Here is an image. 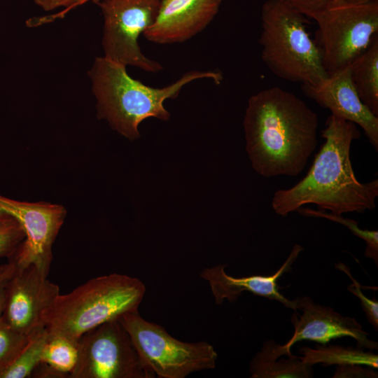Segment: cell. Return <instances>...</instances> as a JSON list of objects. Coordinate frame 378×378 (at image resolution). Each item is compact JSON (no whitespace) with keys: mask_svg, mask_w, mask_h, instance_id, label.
Masks as SVG:
<instances>
[{"mask_svg":"<svg viewBox=\"0 0 378 378\" xmlns=\"http://www.w3.org/2000/svg\"><path fill=\"white\" fill-rule=\"evenodd\" d=\"M318 125L317 114L280 87L251 95L244 129L253 169L265 178L298 175L316 147Z\"/></svg>","mask_w":378,"mask_h":378,"instance_id":"6da1fadb","label":"cell"},{"mask_svg":"<svg viewBox=\"0 0 378 378\" xmlns=\"http://www.w3.org/2000/svg\"><path fill=\"white\" fill-rule=\"evenodd\" d=\"M325 126V141L307 175L291 188L274 192L271 204L276 214L285 217L309 204L335 215L376 207L378 179L360 182L350 159L351 144L360 136L356 125L330 115Z\"/></svg>","mask_w":378,"mask_h":378,"instance_id":"7a4b0ae2","label":"cell"},{"mask_svg":"<svg viewBox=\"0 0 378 378\" xmlns=\"http://www.w3.org/2000/svg\"><path fill=\"white\" fill-rule=\"evenodd\" d=\"M89 76L97 100V117L106 120L130 140L139 137V125L145 119L169 120L170 114L164 107V102L177 97L186 85L202 78L216 83L222 80L218 71L195 70L185 73L167 86L153 88L132 78L125 66L105 57L95 59Z\"/></svg>","mask_w":378,"mask_h":378,"instance_id":"3957f363","label":"cell"},{"mask_svg":"<svg viewBox=\"0 0 378 378\" xmlns=\"http://www.w3.org/2000/svg\"><path fill=\"white\" fill-rule=\"evenodd\" d=\"M146 286L137 278L109 274L90 279L66 294H59L43 315L49 335L78 340L85 332L126 313L137 312Z\"/></svg>","mask_w":378,"mask_h":378,"instance_id":"277c9868","label":"cell"},{"mask_svg":"<svg viewBox=\"0 0 378 378\" xmlns=\"http://www.w3.org/2000/svg\"><path fill=\"white\" fill-rule=\"evenodd\" d=\"M306 18L283 0H266L261 8V58L276 76L316 85L328 74L320 50L306 29Z\"/></svg>","mask_w":378,"mask_h":378,"instance_id":"5b68a950","label":"cell"},{"mask_svg":"<svg viewBox=\"0 0 378 378\" xmlns=\"http://www.w3.org/2000/svg\"><path fill=\"white\" fill-rule=\"evenodd\" d=\"M144 365L159 378H185L211 370L218 358L206 341L186 342L174 338L162 326L141 316L139 311L120 318Z\"/></svg>","mask_w":378,"mask_h":378,"instance_id":"8992f818","label":"cell"},{"mask_svg":"<svg viewBox=\"0 0 378 378\" xmlns=\"http://www.w3.org/2000/svg\"><path fill=\"white\" fill-rule=\"evenodd\" d=\"M312 19L318 25L316 43L330 75L349 66L377 35L378 2L329 4Z\"/></svg>","mask_w":378,"mask_h":378,"instance_id":"52a82bcc","label":"cell"},{"mask_svg":"<svg viewBox=\"0 0 378 378\" xmlns=\"http://www.w3.org/2000/svg\"><path fill=\"white\" fill-rule=\"evenodd\" d=\"M79 354L69 378H154L118 319L106 322L78 340Z\"/></svg>","mask_w":378,"mask_h":378,"instance_id":"ba28073f","label":"cell"},{"mask_svg":"<svg viewBox=\"0 0 378 378\" xmlns=\"http://www.w3.org/2000/svg\"><path fill=\"white\" fill-rule=\"evenodd\" d=\"M160 0H99L104 18L102 47L105 57L125 66L155 73L162 64L144 55L139 38L153 22Z\"/></svg>","mask_w":378,"mask_h":378,"instance_id":"9c48e42d","label":"cell"},{"mask_svg":"<svg viewBox=\"0 0 378 378\" xmlns=\"http://www.w3.org/2000/svg\"><path fill=\"white\" fill-rule=\"evenodd\" d=\"M0 212L13 216L22 225L25 238L11 259L16 267H36L48 276L52 260V245L66 216L59 204L27 202L0 195Z\"/></svg>","mask_w":378,"mask_h":378,"instance_id":"30bf717a","label":"cell"},{"mask_svg":"<svg viewBox=\"0 0 378 378\" xmlns=\"http://www.w3.org/2000/svg\"><path fill=\"white\" fill-rule=\"evenodd\" d=\"M59 293V287L36 267H16L8 284L2 318L29 337L44 328L43 315Z\"/></svg>","mask_w":378,"mask_h":378,"instance_id":"8fae6325","label":"cell"},{"mask_svg":"<svg viewBox=\"0 0 378 378\" xmlns=\"http://www.w3.org/2000/svg\"><path fill=\"white\" fill-rule=\"evenodd\" d=\"M295 312L290 318L294 334L284 344L288 349L296 342L309 340L326 344L331 340L350 337L356 340L358 347L377 349V342L368 338V334L354 318L344 316L332 308L314 302L309 297L296 299Z\"/></svg>","mask_w":378,"mask_h":378,"instance_id":"7c38bea8","label":"cell"},{"mask_svg":"<svg viewBox=\"0 0 378 378\" xmlns=\"http://www.w3.org/2000/svg\"><path fill=\"white\" fill-rule=\"evenodd\" d=\"M222 0H160L153 22L143 33L158 44L182 43L204 30L219 11Z\"/></svg>","mask_w":378,"mask_h":378,"instance_id":"4fadbf2b","label":"cell"},{"mask_svg":"<svg viewBox=\"0 0 378 378\" xmlns=\"http://www.w3.org/2000/svg\"><path fill=\"white\" fill-rule=\"evenodd\" d=\"M301 90L306 97L330 110L331 115L360 126L378 150V116L359 98L351 79L349 66L330 74L318 85H301Z\"/></svg>","mask_w":378,"mask_h":378,"instance_id":"5bb4252c","label":"cell"},{"mask_svg":"<svg viewBox=\"0 0 378 378\" xmlns=\"http://www.w3.org/2000/svg\"><path fill=\"white\" fill-rule=\"evenodd\" d=\"M303 248L295 244L282 266L271 276L252 275L234 277L227 274L225 268L227 265H218L213 267H206L200 274L203 279L208 281L215 302L221 304L224 300L234 302L244 291L255 295L278 300L288 308L296 310V300L287 299L278 290L276 281L286 272L290 270L291 265L298 258Z\"/></svg>","mask_w":378,"mask_h":378,"instance_id":"9a60e30c","label":"cell"},{"mask_svg":"<svg viewBox=\"0 0 378 378\" xmlns=\"http://www.w3.org/2000/svg\"><path fill=\"white\" fill-rule=\"evenodd\" d=\"M291 352L285 345L273 340L263 343L260 351L252 358L249 372L252 378H309L313 376L312 365L294 355L281 357Z\"/></svg>","mask_w":378,"mask_h":378,"instance_id":"2e32d148","label":"cell"},{"mask_svg":"<svg viewBox=\"0 0 378 378\" xmlns=\"http://www.w3.org/2000/svg\"><path fill=\"white\" fill-rule=\"evenodd\" d=\"M78 354V340L61 335L48 334L41 363L31 377L69 378L76 367Z\"/></svg>","mask_w":378,"mask_h":378,"instance_id":"e0dca14e","label":"cell"},{"mask_svg":"<svg viewBox=\"0 0 378 378\" xmlns=\"http://www.w3.org/2000/svg\"><path fill=\"white\" fill-rule=\"evenodd\" d=\"M352 83L362 102L378 116V35L349 65Z\"/></svg>","mask_w":378,"mask_h":378,"instance_id":"ac0fdd59","label":"cell"},{"mask_svg":"<svg viewBox=\"0 0 378 378\" xmlns=\"http://www.w3.org/2000/svg\"><path fill=\"white\" fill-rule=\"evenodd\" d=\"M301 360L310 365L322 363L330 365H364L373 369L378 368V356L362 348L326 344L316 345L315 349L304 346L300 349Z\"/></svg>","mask_w":378,"mask_h":378,"instance_id":"d6986e66","label":"cell"},{"mask_svg":"<svg viewBox=\"0 0 378 378\" xmlns=\"http://www.w3.org/2000/svg\"><path fill=\"white\" fill-rule=\"evenodd\" d=\"M48 333L45 328L29 335L23 347L10 360L0 365V378H27L41 363Z\"/></svg>","mask_w":378,"mask_h":378,"instance_id":"ffe728a7","label":"cell"},{"mask_svg":"<svg viewBox=\"0 0 378 378\" xmlns=\"http://www.w3.org/2000/svg\"><path fill=\"white\" fill-rule=\"evenodd\" d=\"M297 211L302 216L323 218L340 223L348 227L354 234L363 239L366 243L365 255L378 263V232L377 230H362L358 227L357 221L345 218L342 215H335L322 210H314L310 208H299Z\"/></svg>","mask_w":378,"mask_h":378,"instance_id":"44dd1931","label":"cell"},{"mask_svg":"<svg viewBox=\"0 0 378 378\" xmlns=\"http://www.w3.org/2000/svg\"><path fill=\"white\" fill-rule=\"evenodd\" d=\"M25 238L20 223L11 215L0 212V258H10Z\"/></svg>","mask_w":378,"mask_h":378,"instance_id":"7402d4cb","label":"cell"},{"mask_svg":"<svg viewBox=\"0 0 378 378\" xmlns=\"http://www.w3.org/2000/svg\"><path fill=\"white\" fill-rule=\"evenodd\" d=\"M29 337L15 330L0 318V365L12 358L26 344Z\"/></svg>","mask_w":378,"mask_h":378,"instance_id":"603a6c76","label":"cell"},{"mask_svg":"<svg viewBox=\"0 0 378 378\" xmlns=\"http://www.w3.org/2000/svg\"><path fill=\"white\" fill-rule=\"evenodd\" d=\"M337 269L344 272L351 279L352 284L347 286L349 292L354 294L360 299L363 311L365 313L368 321L373 326L374 328L378 329V302L374 298H368L361 290L360 284L351 276L349 267L343 263L335 265Z\"/></svg>","mask_w":378,"mask_h":378,"instance_id":"cb8c5ba5","label":"cell"},{"mask_svg":"<svg viewBox=\"0 0 378 378\" xmlns=\"http://www.w3.org/2000/svg\"><path fill=\"white\" fill-rule=\"evenodd\" d=\"M305 17L313 18L325 9L331 0H283Z\"/></svg>","mask_w":378,"mask_h":378,"instance_id":"d4e9b609","label":"cell"},{"mask_svg":"<svg viewBox=\"0 0 378 378\" xmlns=\"http://www.w3.org/2000/svg\"><path fill=\"white\" fill-rule=\"evenodd\" d=\"M36 5L46 11H50L58 8H64L59 14L55 15L53 18L63 17L64 14L69 12L83 4L88 0H32Z\"/></svg>","mask_w":378,"mask_h":378,"instance_id":"484cf974","label":"cell"},{"mask_svg":"<svg viewBox=\"0 0 378 378\" xmlns=\"http://www.w3.org/2000/svg\"><path fill=\"white\" fill-rule=\"evenodd\" d=\"M15 270L16 265L11 259H8V262L0 265V318L2 317L5 309L8 284Z\"/></svg>","mask_w":378,"mask_h":378,"instance_id":"4316f807","label":"cell"},{"mask_svg":"<svg viewBox=\"0 0 378 378\" xmlns=\"http://www.w3.org/2000/svg\"><path fill=\"white\" fill-rule=\"evenodd\" d=\"M377 378V372L356 364L341 365L337 368L332 378Z\"/></svg>","mask_w":378,"mask_h":378,"instance_id":"83f0119b","label":"cell"},{"mask_svg":"<svg viewBox=\"0 0 378 378\" xmlns=\"http://www.w3.org/2000/svg\"><path fill=\"white\" fill-rule=\"evenodd\" d=\"M374 2H378V0H331L329 4L354 6L364 5Z\"/></svg>","mask_w":378,"mask_h":378,"instance_id":"f1b7e54d","label":"cell"},{"mask_svg":"<svg viewBox=\"0 0 378 378\" xmlns=\"http://www.w3.org/2000/svg\"><path fill=\"white\" fill-rule=\"evenodd\" d=\"M92 1V2L97 4L99 0H88V1Z\"/></svg>","mask_w":378,"mask_h":378,"instance_id":"f546056e","label":"cell"}]
</instances>
